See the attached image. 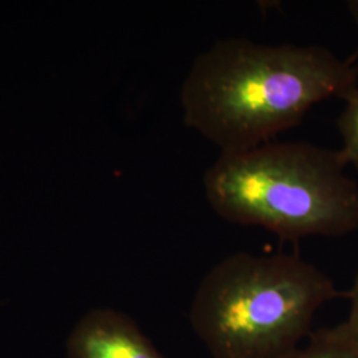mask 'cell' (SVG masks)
I'll list each match as a JSON object with an SVG mask.
<instances>
[{
	"instance_id": "obj_1",
	"label": "cell",
	"mask_w": 358,
	"mask_h": 358,
	"mask_svg": "<svg viewBox=\"0 0 358 358\" xmlns=\"http://www.w3.org/2000/svg\"><path fill=\"white\" fill-rule=\"evenodd\" d=\"M358 68L320 45L222 38L192 62L183 121L222 153L248 150L292 128L315 105L358 88Z\"/></svg>"
},
{
	"instance_id": "obj_2",
	"label": "cell",
	"mask_w": 358,
	"mask_h": 358,
	"mask_svg": "<svg viewBox=\"0 0 358 358\" xmlns=\"http://www.w3.org/2000/svg\"><path fill=\"white\" fill-rule=\"evenodd\" d=\"M340 152L306 142L263 143L222 153L203 177L206 198L229 222L285 241L358 229V186Z\"/></svg>"
},
{
	"instance_id": "obj_3",
	"label": "cell",
	"mask_w": 358,
	"mask_h": 358,
	"mask_svg": "<svg viewBox=\"0 0 358 358\" xmlns=\"http://www.w3.org/2000/svg\"><path fill=\"white\" fill-rule=\"evenodd\" d=\"M340 296L300 256L238 252L206 273L190 325L213 358H282L309 337L319 308Z\"/></svg>"
},
{
	"instance_id": "obj_4",
	"label": "cell",
	"mask_w": 358,
	"mask_h": 358,
	"mask_svg": "<svg viewBox=\"0 0 358 358\" xmlns=\"http://www.w3.org/2000/svg\"><path fill=\"white\" fill-rule=\"evenodd\" d=\"M68 358H164L129 316L96 309L77 324L66 343Z\"/></svg>"
},
{
	"instance_id": "obj_5",
	"label": "cell",
	"mask_w": 358,
	"mask_h": 358,
	"mask_svg": "<svg viewBox=\"0 0 358 358\" xmlns=\"http://www.w3.org/2000/svg\"><path fill=\"white\" fill-rule=\"evenodd\" d=\"M282 358H358V343L340 324L310 333L307 345Z\"/></svg>"
},
{
	"instance_id": "obj_6",
	"label": "cell",
	"mask_w": 358,
	"mask_h": 358,
	"mask_svg": "<svg viewBox=\"0 0 358 358\" xmlns=\"http://www.w3.org/2000/svg\"><path fill=\"white\" fill-rule=\"evenodd\" d=\"M345 109L338 120L340 134L344 142L340 155L346 165L352 164L358 169V88L345 100Z\"/></svg>"
},
{
	"instance_id": "obj_7",
	"label": "cell",
	"mask_w": 358,
	"mask_h": 358,
	"mask_svg": "<svg viewBox=\"0 0 358 358\" xmlns=\"http://www.w3.org/2000/svg\"><path fill=\"white\" fill-rule=\"evenodd\" d=\"M350 299V312L345 322H343L346 332L349 333L358 343V275L352 289L346 294Z\"/></svg>"
},
{
	"instance_id": "obj_8",
	"label": "cell",
	"mask_w": 358,
	"mask_h": 358,
	"mask_svg": "<svg viewBox=\"0 0 358 358\" xmlns=\"http://www.w3.org/2000/svg\"><path fill=\"white\" fill-rule=\"evenodd\" d=\"M348 7L350 10V13L353 15L356 23L358 24V0H352V1H348Z\"/></svg>"
}]
</instances>
